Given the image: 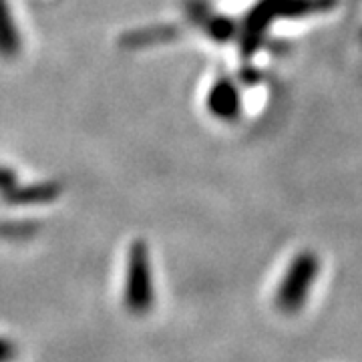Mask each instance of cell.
Wrapping results in <instances>:
<instances>
[{
	"label": "cell",
	"instance_id": "277c9868",
	"mask_svg": "<svg viewBox=\"0 0 362 362\" xmlns=\"http://www.w3.org/2000/svg\"><path fill=\"white\" fill-rule=\"evenodd\" d=\"M209 103H211V109H214L216 115L232 119V117H235L238 107H240L238 90H235L232 83H218L216 89L211 90Z\"/></svg>",
	"mask_w": 362,
	"mask_h": 362
},
{
	"label": "cell",
	"instance_id": "6da1fadb",
	"mask_svg": "<svg viewBox=\"0 0 362 362\" xmlns=\"http://www.w3.org/2000/svg\"><path fill=\"white\" fill-rule=\"evenodd\" d=\"M334 4L337 0H259L244 21L242 51L246 54L256 51L272 23L280 18H302L308 14L326 13Z\"/></svg>",
	"mask_w": 362,
	"mask_h": 362
},
{
	"label": "cell",
	"instance_id": "7a4b0ae2",
	"mask_svg": "<svg viewBox=\"0 0 362 362\" xmlns=\"http://www.w3.org/2000/svg\"><path fill=\"white\" fill-rule=\"evenodd\" d=\"M318 270H320V262L316 258V254L312 252L298 254L278 288V294H276L278 308L288 314L300 310L304 300L308 298L310 286L318 278Z\"/></svg>",
	"mask_w": 362,
	"mask_h": 362
},
{
	"label": "cell",
	"instance_id": "3957f363",
	"mask_svg": "<svg viewBox=\"0 0 362 362\" xmlns=\"http://www.w3.org/2000/svg\"><path fill=\"white\" fill-rule=\"evenodd\" d=\"M149 302H151V286H149L147 256L141 246H135L131 252L127 304L133 312H145L149 308Z\"/></svg>",
	"mask_w": 362,
	"mask_h": 362
}]
</instances>
